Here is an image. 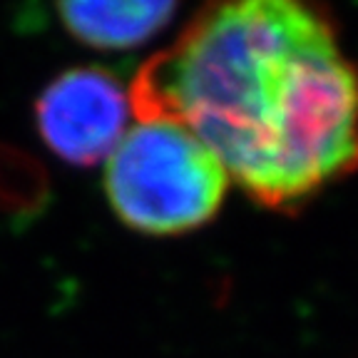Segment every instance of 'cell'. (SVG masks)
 <instances>
[{
    "instance_id": "277c9868",
    "label": "cell",
    "mask_w": 358,
    "mask_h": 358,
    "mask_svg": "<svg viewBox=\"0 0 358 358\" xmlns=\"http://www.w3.org/2000/svg\"><path fill=\"white\" fill-rule=\"evenodd\" d=\"M174 3H60L62 28L95 50H132L159 35L172 22Z\"/></svg>"
},
{
    "instance_id": "7a4b0ae2",
    "label": "cell",
    "mask_w": 358,
    "mask_h": 358,
    "mask_svg": "<svg viewBox=\"0 0 358 358\" xmlns=\"http://www.w3.org/2000/svg\"><path fill=\"white\" fill-rule=\"evenodd\" d=\"M102 185L124 227L145 236H182L217 217L231 179L182 124L137 120L107 157Z\"/></svg>"
},
{
    "instance_id": "3957f363",
    "label": "cell",
    "mask_w": 358,
    "mask_h": 358,
    "mask_svg": "<svg viewBox=\"0 0 358 358\" xmlns=\"http://www.w3.org/2000/svg\"><path fill=\"white\" fill-rule=\"evenodd\" d=\"M129 117V92L102 67L65 70L35 100L40 140L75 167L107 162L127 132Z\"/></svg>"
},
{
    "instance_id": "6da1fadb",
    "label": "cell",
    "mask_w": 358,
    "mask_h": 358,
    "mask_svg": "<svg viewBox=\"0 0 358 358\" xmlns=\"http://www.w3.org/2000/svg\"><path fill=\"white\" fill-rule=\"evenodd\" d=\"M127 92L134 120L189 129L271 212H299L358 172V60L311 3L204 8Z\"/></svg>"
}]
</instances>
